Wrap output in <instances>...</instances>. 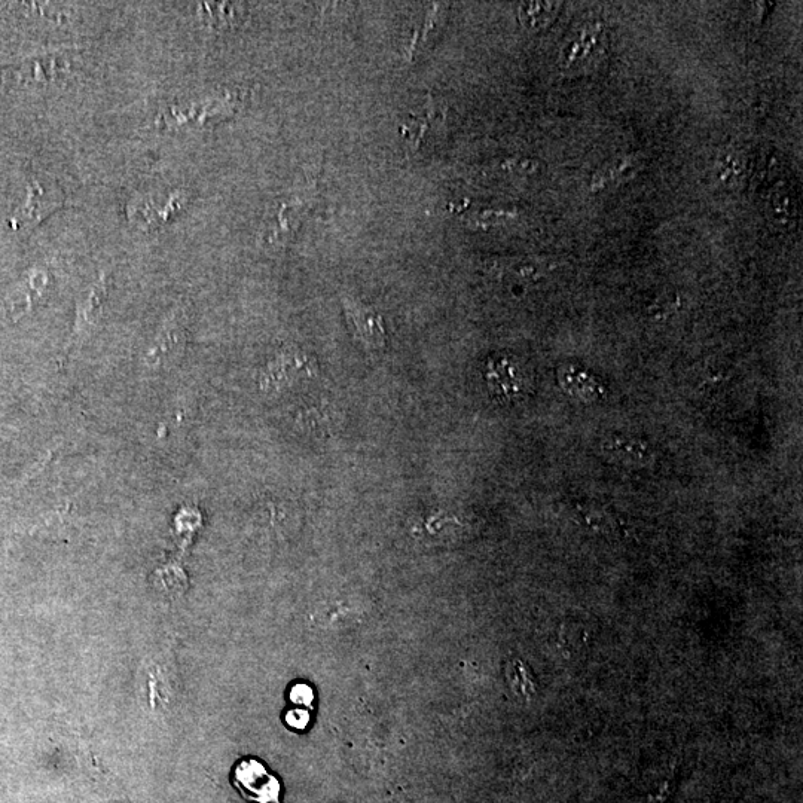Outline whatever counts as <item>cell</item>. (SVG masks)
<instances>
[{
	"mask_svg": "<svg viewBox=\"0 0 803 803\" xmlns=\"http://www.w3.org/2000/svg\"><path fill=\"white\" fill-rule=\"evenodd\" d=\"M305 204L299 200L286 201L276 213V225L271 232L270 240H285L298 230L305 215Z\"/></svg>",
	"mask_w": 803,
	"mask_h": 803,
	"instance_id": "obj_16",
	"label": "cell"
},
{
	"mask_svg": "<svg viewBox=\"0 0 803 803\" xmlns=\"http://www.w3.org/2000/svg\"><path fill=\"white\" fill-rule=\"evenodd\" d=\"M601 27L588 26L580 32L577 39H574L572 44L564 51V64L570 69L582 67L586 61L591 60L597 56L598 48H600V35Z\"/></svg>",
	"mask_w": 803,
	"mask_h": 803,
	"instance_id": "obj_11",
	"label": "cell"
},
{
	"mask_svg": "<svg viewBox=\"0 0 803 803\" xmlns=\"http://www.w3.org/2000/svg\"><path fill=\"white\" fill-rule=\"evenodd\" d=\"M558 2H524L519 5V23L528 32H542L554 23L561 11Z\"/></svg>",
	"mask_w": 803,
	"mask_h": 803,
	"instance_id": "obj_12",
	"label": "cell"
},
{
	"mask_svg": "<svg viewBox=\"0 0 803 803\" xmlns=\"http://www.w3.org/2000/svg\"><path fill=\"white\" fill-rule=\"evenodd\" d=\"M188 344V314L179 305L164 319L152 343L140 360L146 374H160L172 369L185 353Z\"/></svg>",
	"mask_w": 803,
	"mask_h": 803,
	"instance_id": "obj_1",
	"label": "cell"
},
{
	"mask_svg": "<svg viewBox=\"0 0 803 803\" xmlns=\"http://www.w3.org/2000/svg\"><path fill=\"white\" fill-rule=\"evenodd\" d=\"M201 18L215 30L231 29L244 18L243 5L237 3H200Z\"/></svg>",
	"mask_w": 803,
	"mask_h": 803,
	"instance_id": "obj_14",
	"label": "cell"
},
{
	"mask_svg": "<svg viewBox=\"0 0 803 803\" xmlns=\"http://www.w3.org/2000/svg\"><path fill=\"white\" fill-rule=\"evenodd\" d=\"M64 200L66 197L63 189L58 186L56 180L45 174L33 176L27 185L26 204L14 218L15 228L36 227L63 207Z\"/></svg>",
	"mask_w": 803,
	"mask_h": 803,
	"instance_id": "obj_3",
	"label": "cell"
},
{
	"mask_svg": "<svg viewBox=\"0 0 803 803\" xmlns=\"http://www.w3.org/2000/svg\"><path fill=\"white\" fill-rule=\"evenodd\" d=\"M766 218L772 228L781 232L795 230L801 218V206L795 191L784 183L769 189L765 203Z\"/></svg>",
	"mask_w": 803,
	"mask_h": 803,
	"instance_id": "obj_7",
	"label": "cell"
},
{
	"mask_svg": "<svg viewBox=\"0 0 803 803\" xmlns=\"http://www.w3.org/2000/svg\"><path fill=\"white\" fill-rule=\"evenodd\" d=\"M634 172L635 161L632 160L631 157L625 158V160L619 161L616 166L606 167V169L600 170V172L595 174L591 182L592 189L598 191V189L604 188V186L612 182V180H619V182H622V180L631 177V174Z\"/></svg>",
	"mask_w": 803,
	"mask_h": 803,
	"instance_id": "obj_17",
	"label": "cell"
},
{
	"mask_svg": "<svg viewBox=\"0 0 803 803\" xmlns=\"http://www.w3.org/2000/svg\"><path fill=\"white\" fill-rule=\"evenodd\" d=\"M748 158L738 149L723 152L717 160V174L728 188H741L748 177Z\"/></svg>",
	"mask_w": 803,
	"mask_h": 803,
	"instance_id": "obj_15",
	"label": "cell"
},
{
	"mask_svg": "<svg viewBox=\"0 0 803 803\" xmlns=\"http://www.w3.org/2000/svg\"><path fill=\"white\" fill-rule=\"evenodd\" d=\"M290 699L298 705H308L310 707L313 702V690L308 688L307 685H296L290 692Z\"/></svg>",
	"mask_w": 803,
	"mask_h": 803,
	"instance_id": "obj_19",
	"label": "cell"
},
{
	"mask_svg": "<svg viewBox=\"0 0 803 803\" xmlns=\"http://www.w3.org/2000/svg\"><path fill=\"white\" fill-rule=\"evenodd\" d=\"M50 274L47 271H35L12 295V310L15 313H26L36 302L41 301L50 286Z\"/></svg>",
	"mask_w": 803,
	"mask_h": 803,
	"instance_id": "obj_13",
	"label": "cell"
},
{
	"mask_svg": "<svg viewBox=\"0 0 803 803\" xmlns=\"http://www.w3.org/2000/svg\"><path fill=\"white\" fill-rule=\"evenodd\" d=\"M78 66V51H51L21 64L20 69H17V76L29 84H56L58 81H66Z\"/></svg>",
	"mask_w": 803,
	"mask_h": 803,
	"instance_id": "obj_5",
	"label": "cell"
},
{
	"mask_svg": "<svg viewBox=\"0 0 803 803\" xmlns=\"http://www.w3.org/2000/svg\"><path fill=\"white\" fill-rule=\"evenodd\" d=\"M308 720H310V716L305 710L289 711L286 716L287 725L295 729H304L308 725Z\"/></svg>",
	"mask_w": 803,
	"mask_h": 803,
	"instance_id": "obj_20",
	"label": "cell"
},
{
	"mask_svg": "<svg viewBox=\"0 0 803 803\" xmlns=\"http://www.w3.org/2000/svg\"><path fill=\"white\" fill-rule=\"evenodd\" d=\"M345 316L353 328L354 335L366 347L378 348L386 340L383 320L371 308L357 302L356 299L344 298Z\"/></svg>",
	"mask_w": 803,
	"mask_h": 803,
	"instance_id": "obj_8",
	"label": "cell"
},
{
	"mask_svg": "<svg viewBox=\"0 0 803 803\" xmlns=\"http://www.w3.org/2000/svg\"><path fill=\"white\" fill-rule=\"evenodd\" d=\"M232 784L246 801L253 803H280L282 784L262 762L244 759L232 771Z\"/></svg>",
	"mask_w": 803,
	"mask_h": 803,
	"instance_id": "obj_4",
	"label": "cell"
},
{
	"mask_svg": "<svg viewBox=\"0 0 803 803\" xmlns=\"http://www.w3.org/2000/svg\"><path fill=\"white\" fill-rule=\"evenodd\" d=\"M444 116L445 112L441 106L436 105L432 97H429V102L418 114L409 115L408 121L401 127V133L412 151H418L423 146L427 133L435 128L436 124H441Z\"/></svg>",
	"mask_w": 803,
	"mask_h": 803,
	"instance_id": "obj_10",
	"label": "cell"
},
{
	"mask_svg": "<svg viewBox=\"0 0 803 803\" xmlns=\"http://www.w3.org/2000/svg\"><path fill=\"white\" fill-rule=\"evenodd\" d=\"M488 270L499 279L534 283L543 279L551 267H549V262L542 258H511L494 262L488 267Z\"/></svg>",
	"mask_w": 803,
	"mask_h": 803,
	"instance_id": "obj_9",
	"label": "cell"
},
{
	"mask_svg": "<svg viewBox=\"0 0 803 803\" xmlns=\"http://www.w3.org/2000/svg\"><path fill=\"white\" fill-rule=\"evenodd\" d=\"M512 218H515V213L505 212V210H500V212L487 210V212H479L470 216L467 219V225L470 228H475V230H488V228L502 224V222L509 221Z\"/></svg>",
	"mask_w": 803,
	"mask_h": 803,
	"instance_id": "obj_18",
	"label": "cell"
},
{
	"mask_svg": "<svg viewBox=\"0 0 803 803\" xmlns=\"http://www.w3.org/2000/svg\"><path fill=\"white\" fill-rule=\"evenodd\" d=\"M109 296V279L105 273L93 283L76 301L75 325L69 341L64 345V359L78 350L85 340L99 328L105 314Z\"/></svg>",
	"mask_w": 803,
	"mask_h": 803,
	"instance_id": "obj_2",
	"label": "cell"
},
{
	"mask_svg": "<svg viewBox=\"0 0 803 803\" xmlns=\"http://www.w3.org/2000/svg\"><path fill=\"white\" fill-rule=\"evenodd\" d=\"M604 456L628 469H647L655 464V451L647 442L628 435H610L601 444Z\"/></svg>",
	"mask_w": 803,
	"mask_h": 803,
	"instance_id": "obj_6",
	"label": "cell"
}]
</instances>
